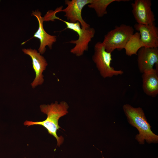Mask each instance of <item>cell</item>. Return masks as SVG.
Returning a JSON list of instances; mask_svg holds the SVG:
<instances>
[{"label":"cell","instance_id":"6da1fadb","mask_svg":"<svg viewBox=\"0 0 158 158\" xmlns=\"http://www.w3.org/2000/svg\"><path fill=\"white\" fill-rule=\"evenodd\" d=\"M40 108L42 112L47 115V118L43 121L33 122L26 121L24 124L29 126L33 125L42 126L47 130L48 133L54 136L56 139L57 146H59L63 142L64 139L62 136L59 137L57 131L61 127L58 125V121L62 116L68 113L69 106L65 101H62L59 104L57 101L50 104H42Z\"/></svg>","mask_w":158,"mask_h":158},{"label":"cell","instance_id":"7a4b0ae2","mask_svg":"<svg viewBox=\"0 0 158 158\" xmlns=\"http://www.w3.org/2000/svg\"><path fill=\"white\" fill-rule=\"evenodd\" d=\"M123 108L128 123L139 132L135 136V139L139 144H144L145 140L149 144L157 143L158 136L151 130L142 108L134 107L128 104H124Z\"/></svg>","mask_w":158,"mask_h":158},{"label":"cell","instance_id":"3957f363","mask_svg":"<svg viewBox=\"0 0 158 158\" xmlns=\"http://www.w3.org/2000/svg\"><path fill=\"white\" fill-rule=\"evenodd\" d=\"M132 26L125 24L116 26L106 34L102 42L106 51L111 53L115 49H124L134 34Z\"/></svg>","mask_w":158,"mask_h":158},{"label":"cell","instance_id":"277c9868","mask_svg":"<svg viewBox=\"0 0 158 158\" xmlns=\"http://www.w3.org/2000/svg\"><path fill=\"white\" fill-rule=\"evenodd\" d=\"M59 20L63 21L66 25V28L76 32L78 35V39L71 40L68 42L75 44V46L70 50V52L77 56H82L84 52L88 50V44L94 37L95 31L94 28L90 27L85 29L80 27V23L77 22L71 23L64 20L60 18Z\"/></svg>","mask_w":158,"mask_h":158},{"label":"cell","instance_id":"5b68a950","mask_svg":"<svg viewBox=\"0 0 158 158\" xmlns=\"http://www.w3.org/2000/svg\"><path fill=\"white\" fill-rule=\"evenodd\" d=\"M92 60L101 75L104 78L121 75L123 71L115 70L111 66L112 60L111 53L107 51L102 42H98L94 46Z\"/></svg>","mask_w":158,"mask_h":158},{"label":"cell","instance_id":"8992f818","mask_svg":"<svg viewBox=\"0 0 158 158\" xmlns=\"http://www.w3.org/2000/svg\"><path fill=\"white\" fill-rule=\"evenodd\" d=\"M131 6L132 13L137 23L148 25L155 23L156 19L151 9V0H135Z\"/></svg>","mask_w":158,"mask_h":158},{"label":"cell","instance_id":"52a82bcc","mask_svg":"<svg viewBox=\"0 0 158 158\" xmlns=\"http://www.w3.org/2000/svg\"><path fill=\"white\" fill-rule=\"evenodd\" d=\"M92 0H65V4L67 5L64 9L60 12H65L64 16L71 23L79 22L81 27L85 29L90 27L89 24L83 19L82 16V11L85 6L91 2Z\"/></svg>","mask_w":158,"mask_h":158},{"label":"cell","instance_id":"ba28073f","mask_svg":"<svg viewBox=\"0 0 158 158\" xmlns=\"http://www.w3.org/2000/svg\"><path fill=\"white\" fill-rule=\"evenodd\" d=\"M137 55L138 68L140 73H143L152 70L154 65L158 68L157 48L141 47Z\"/></svg>","mask_w":158,"mask_h":158},{"label":"cell","instance_id":"9c48e42d","mask_svg":"<svg viewBox=\"0 0 158 158\" xmlns=\"http://www.w3.org/2000/svg\"><path fill=\"white\" fill-rule=\"evenodd\" d=\"M22 51L24 54L29 56L32 59L33 68L36 76L31 85L32 88H34L44 83V80L42 73L46 69L48 63L44 57L35 49H23Z\"/></svg>","mask_w":158,"mask_h":158},{"label":"cell","instance_id":"30bf717a","mask_svg":"<svg viewBox=\"0 0 158 158\" xmlns=\"http://www.w3.org/2000/svg\"><path fill=\"white\" fill-rule=\"evenodd\" d=\"M134 27L139 32L142 47L158 48V28L155 23L148 25L136 23Z\"/></svg>","mask_w":158,"mask_h":158},{"label":"cell","instance_id":"8fae6325","mask_svg":"<svg viewBox=\"0 0 158 158\" xmlns=\"http://www.w3.org/2000/svg\"><path fill=\"white\" fill-rule=\"evenodd\" d=\"M41 14L40 11L35 10L32 11L31 15L35 16L38 22L39 28L33 37L40 40V45L38 50L40 54H42L46 51V46H47L50 49H52L53 44L56 41L57 37L56 36L48 34L45 31L43 27L44 19Z\"/></svg>","mask_w":158,"mask_h":158},{"label":"cell","instance_id":"7c38bea8","mask_svg":"<svg viewBox=\"0 0 158 158\" xmlns=\"http://www.w3.org/2000/svg\"><path fill=\"white\" fill-rule=\"evenodd\" d=\"M142 88L147 95L153 97L158 94V69L152 70L142 73Z\"/></svg>","mask_w":158,"mask_h":158},{"label":"cell","instance_id":"4fadbf2b","mask_svg":"<svg viewBox=\"0 0 158 158\" xmlns=\"http://www.w3.org/2000/svg\"><path fill=\"white\" fill-rule=\"evenodd\" d=\"M124 0H92L88 6L93 9L98 17H101L107 13V8L111 4L115 1H127Z\"/></svg>","mask_w":158,"mask_h":158},{"label":"cell","instance_id":"5bb4252c","mask_svg":"<svg viewBox=\"0 0 158 158\" xmlns=\"http://www.w3.org/2000/svg\"><path fill=\"white\" fill-rule=\"evenodd\" d=\"M63 6H61L59 8H57L54 11H49L47 12L44 17H43L44 21H48L51 20L54 21V19H57L58 17L55 16L56 13L59 12L60 10L62 9Z\"/></svg>","mask_w":158,"mask_h":158}]
</instances>
